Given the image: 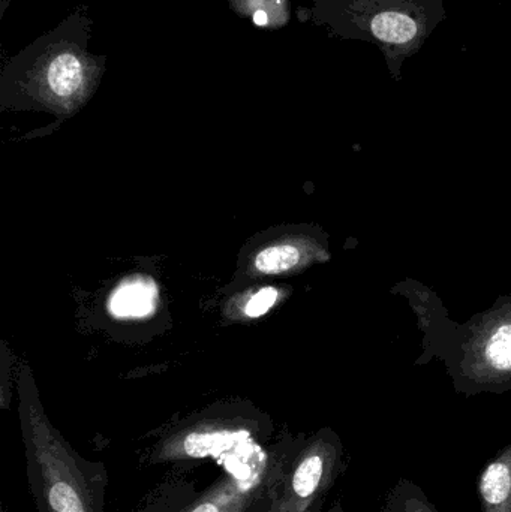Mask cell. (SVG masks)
<instances>
[{"label":"cell","mask_w":511,"mask_h":512,"mask_svg":"<svg viewBox=\"0 0 511 512\" xmlns=\"http://www.w3.org/2000/svg\"><path fill=\"white\" fill-rule=\"evenodd\" d=\"M477 490L482 512H511V442L483 466Z\"/></svg>","instance_id":"obj_7"},{"label":"cell","mask_w":511,"mask_h":512,"mask_svg":"<svg viewBox=\"0 0 511 512\" xmlns=\"http://www.w3.org/2000/svg\"><path fill=\"white\" fill-rule=\"evenodd\" d=\"M252 21H254V24H257V26H269L270 23L269 15H267V12L263 11V9H257V11L252 14Z\"/></svg>","instance_id":"obj_14"},{"label":"cell","mask_w":511,"mask_h":512,"mask_svg":"<svg viewBox=\"0 0 511 512\" xmlns=\"http://www.w3.org/2000/svg\"><path fill=\"white\" fill-rule=\"evenodd\" d=\"M297 441L273 447H251L219 460L222 474L206 489L195 490L194 481L168 480L147 499L141 512H248L273 492L284 474Z\"/></svg>","instance_id":"obj_3"},{"label":"cell","mask_w":511,"mask_h":512,"mask_svg":"<svg viewBox=\"0 0 511 512\" xmlns=\"http://www.w3.org/2000/svg\"><path fill=\"white\" fill-rule=\"evenodd\" d=\"M345 448L332 430L297 441L273 495V512H320L345 469Z\"/></svg>","instance_id":"obj_6"},{"label":"cell","mask_w":511,"mask_h":512,"mask_svg":"<svg viewBox=\"0 0 511 512\" xmlns=\"http://www.w3.org/2000/svg\"><path fill=\"white\" fill-rule=\"evenodd\" d=\"M278 300V291L275 288H263L249 298L245 306V313L249 318H260L272 309Z\"/></svg>","instance_id":"obj_12"},{"label":"cell","mask_w":511,"mask_h":512,"mask_svg":"<svg viewBox=\"0 0 511 512\" xmlns=\"http://www.w3.org/2000/svg\"><path fill=\"white\" fill-rule=\"evenodd\" d=\"M270 429L264 420L242 414L206 415L167 430L141 454V465L183 466L204 459L222 460L266 444Z\"/></svg>","instance_id":"obj_4"},{"label":"cell","mask_w":511,"mask_h":512,"mask_svg":"<svg viewBox=\"0 0 511 512\" xmlns=\"http://www.w3.org/2000/svg\"><path fill=\"white\" fill-rule=\"evenodd\" d=\"M27 483L38 512H104L108 471L65 441L39 409L21 414Z\"/></svg>","instance_id":"obj_2"},{"label":"cell","mask_w":511,"mask_h":512,"mask_svg":"<svg viewBox=\"0 0 511 512\" xmlns=\"http://www.w3.org/2000/svg\"><path fill=\"white\" fill-rule=\"evenodd\" d=\"M89 30L90 20L74 15L21 51L9 65L41 81L54 98L71 101L86 90L99 65L105 63L104 57L98 59L87 51Z\"/></svg>","instance_id":"obj_5"},{"label":"cell","mask_w":511,"mask_h":512,"mask_svg":"<svg viewBox=\"0 0 511 512\" xmlns=\"http://www.w3.org/2000/svg\"><path fill=\"white\" fill-rule=\"evenodd\" d=\"M300 252L293 245H275L255 256V268L263 274H281L296 267Z\"/></svg>","instance_id":"obj_10"},{"label":"cell","mask_w":511,"mask_h":512,"mask_svg":"<svg viewBox=\"0 0 511 512\" xmlns=\"http://www.w3.org/2000/svg\"><path fill=\"white\" fill-rule=\"evenodd\" d=\"M446 17L444 0H315L312 8L330 35L377 47L395 80Z\"/></svg>","instance_id":"obj_1"},{"label":"cell","mask_w":511,"mask_h":512,"mask_svg":"<svg viewBox=\"0 0 511 512\" xmlns=\"http://www.w3.org/2000/svg\"><path fill=\"white\" fill-rule=\"evenodd\" d=\"M330 512H344V511H342L341 504H339V502H336V504L333 505L332 510H330Z\"/></svg>","instance_id":"obj_15"},{"label":"cell","mask_w":511,"mask_h":512,"mask_svg":"<svg viewBox=\"0 0 511 512\" xmlns=\"http://www.w3.org/2000/svg\"><path fill=\"white\" fill-rule=\"evenodd\" d=\"M278 487V486H276ZM273 495H275V490H273L270 495H267L266 498L261 499L260 502H258L257 505H255L254 508H252L251 511L248 512H273L272 511V504H273Z\"/></svg>","instance_id":"obj_13"},{"label":"cell","mask_w":511,"mask_h":512,"mask_svg":"<svg viewBox=\"0 0 511 512\" xmlns=\"http://www.w3.org/2000/svg\"><path fill=\"white\" fill-rule=\"evenodd\" d=\"M158 288L150 277H134L125 280L113 292L108 301L110 312L116 318H144L155 310Z\"/></svg>","instance_id":"obj_8"},{"label":"cell","mask_w":511,"mask_h":512,"mask_svg":"<svg viewBox=\"0 0 511 512\" xmlns=\"http://www.w3.org/2000/svg\"><path fill=\"white\" fill-rule=\"evenodd\" d=\"M383 512H440L429 501L426 493L408 478H401L395 484L386 502Z\"/></svg>","instance_id":"obj_9"},{"label":"cell","mask_w":511,"mask_h":512,"mask_svg":"<svg viewBox=\"0 0 511 512\" xmlns=\"http://www.w3.org/2000/svg\"><path fill=\"white\" fill-rule=\"evenodd\" d=\"M486 352L494 369L511 372V325H504L495 333Z\"/></svg>","instance_id":"obj_11"}]
</instances>
